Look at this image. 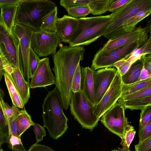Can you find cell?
<instances>
[{
	"instance_id": "cell-1",
	"label": "cell",
	"mask_w": 151,
	"mask_h": 151,
	"mask_svg": "<svg viewBox=\"0 0 151 151\" xmlns=\"http://www.w3.org/2000/svg\"><path fill=\"white\" fill-rule=\"evenodd\" d=\"M85 49L83 46H64L60 48L53 57L55 87L62 102L63 108L68 109L73 93L71 85L76 70L83 60Z\"/></svg>"
},
{
	"instance_id": "cell-2",
	"label": "cell",
	"mask_w": 151,
	"mask_h": 151,
	"mask_svg": "<svg viewBox=\"0 0 151 151\" xmlns=\"http://www.w3.org/2000/svg\"><path fill=\"white\" fill-rule=\"evenodd\" d=\"M42 107L43 127L47 129L51 138L57 139L67 131L68 119L63 112L60 95L56 87L48 92Z\"/></svg>"
},
{
	"instance_id": "cell-3",
	"label": "cell",
	"mask_w": 151,
	"mask_h": 151,
	"mask_svg": "<svg viewBox=\"0 0 151 151\" xmlns=\"http://www.w3.org/2000/svg\"><path fill=\"white\" fill-rule=\"evenodd\" d=\"M113 13L79 18L77 29L68 43L71 47L88 45L102 36L111 24Z\"/></svg>"
},
{
	"instance_id": "cell-4",
	"label": "cell",
	"mask_w": 151,
	"mask_h": 151,
	"mask_svg": "<svg viewBox=\"0 0 151 151\" xmlns=\"http://www.w3.org/2000/svg\"><path fill=\"white\" fill-rule=\"evenodd\" d=\"M56 6L50 0H21L18 4L15 23L29 27L34 31L39 30L43 17Z\"/></svg>"
},
{
	"instance_id": "cell-5",
	"label": "cell",
	"mask_w": 151,
	"mask_h": 151,
	"mask_svg": "<svg viewBox=\"0 0 151 151\" xmlns=\"http://www.w3.org/2000/svg\"><path fill=\"white\" fill-rule=\"evenodd\" d=\"M150 8L151 0H130L113 12L114 16L111 23L103 36L109 40L120 35L124 23L140 11Z\"/></svg>"
},
{
	"instance_id": "cell-6",
	"label": "cell",
	"mask_w": 151,
	"mask_h": 151,
	"mask_svg": "<svg viewBox=\"0 0 151 151\" xmlns=\"http://www.w3.org/2000/svg\"><path fill=\"white\" fill-rule=\"evenodd\" d=\"M69 106L71 114L83 128L92 131L100 120L93 113V106L80 92L73 93Z\"/></svg>"
},
{
	"instance_id": "cell-7",
	"label": "cell",
	"mask_w": 151,
	"mask_h": 151,
	"mask_svg": "<svg viewBox=\"0 0 151 151\" xmlns=\"http://www.w3.org/2000/svg\"><path fill=\"white\" fill-rule=\"evenodd\" d=\"M147 40L134 41L106 54L95 55L92 61L91 68L94 70H96L100 68L113 67L115 63L128 56L135 49L142 46Z\"/></svg>"
},
{
	"instance_id": "cell-8",
	"label": "cell",
	"mask_w": 151,
	"mask_h": 151,
	"mask_svg": "<svg viewBox=\"0 0 151 151\" xmlns=\"http://www.w3.org/2000/svg\"><path fill=\"white\" fill-rule=\"evenodd\" d=\"M34 31L31 28L15 23L12 33L17 37L19 44V62L21 71L23 77L29 84V58L32 36Z\"/></svg>"
},
{
	"instance_id": "cell-9",
	"label": "cell",
	"mask_w": 151,
	"mask_h": 151,
	"mask_svg": "<svg viewBox=\"0 0 151 151\" xmlns=\"http://www.w3.org/2000/svg\"><path fill=\"white\" fill-rule=\"evenodd\" d=\"M0 50L8 63L12 67L20 69V51L18 39L10 34L0 18Z\"/></svg>"
},
{
	"instance_id": "cell-10",
	"label": "cell",
	"mask_w": 151,
	"mask_h": 151,
	"mask_svg": "<svg viewBox=\"0 0 151 151\" xmlns=\"http://www.w3.org/2000/svg\"><path fill=\"white\" fill-rule=\"evenodd\" d=\"M125 111L122 105L116 103L104 113L100 119L106 127L121 139L125 129L130 125L125 116Z\"/></svg>"
},
{
	"instance_id": "cell-11",
	"label": "cell",
	"mask_w": 151,
	"mask_h": 151,
	"mask_svg": "<svg viewBox=\"0 0 151 151\" xmlns=\"http://www.w3.org/2000/svg\"><path fill=\"white\" fill-rule=\"evenodd\" d=\"M61 42L55 33L38 30L32 34L30 47L39 57H47L54 55Z\"/></svg>"
},
{
	"instance_id": "cell-12",
	"label": "cell",
	"mask_w": 151,
	"mask_h": 151,
	"mask_svg": "<svg viewBox=\"0 0 151 151\" xmlns=\"http://www.w3.org/2000/svg\"><path fill=\"white\" fill-rule=\"evenodd\" d=\"M151 30V22L144 28L141 26L136 27L129 32L108 40L104 46L99 50L95 55L104 54L114 49L134 41L147 40L148 33Z\"/></svg>"
},
{
	"instance_id": "cell-13",
	"label": "cell",
	"mask_w": 151,
	"mask_h": 151,
	"mask_svg": "<svg viewBox=\"0 0 151 151\" xmlns=\"http://www.w3.org/2000/svg\"><path fill=\"white\" fill-rule=\"evenodd\" d=\"M122 84L121 76L117 70L108 90L99 103L93 107V113L96 116L100 119L104 113L117 103L121 96Z\"/></svg>"
},
{
	"instance_id": "cell-14",
	"label": "cell",
	"mask_w": 151,
	"mask_h": 151,
	"mask_svg": "<svg viewBox=\"0 0 151 151\" xmlns=\"http://www.w3.org/2000/svg\"><path fill=\"white\" fill-rule=\"evenodd\" d=\"M116 71V69L111 67L93 70L95 106L100 101L110 86Z\"/></svg>"
},
{
	"instance_id": "cell-15",
	"label": "cell",
	"mask_w": 151,
	"mask_h": 151,
	"mask_svg": "<svg viewBox=\"0 0 151 151\" xmlns=\"http://www.w3.org/2000/svg\"><path fill=\"white\" fill-rule=\"evenodd\" d=\"M31 79L29 84L31 88L45 87L55 83V77L51 71L48 58L40 60Z\"/></svg>"
},
{
	"instance_id": "cell-16",
	"label": "cell",
	"mask_w": 151,
	"mask_h": 151,
	"mask_svg": "<svg viewBox=\"0 0 151 151\" xmlns=\"http://www.w3.org/2000/svg\"><path fill=\"white\" fill-rule=\"evenodd\" d=\"M79 23L78 18L64 15L57 19L55 33L61 42L68 43L78 28Z\"/></svg>"
},
{
	"instance_id": "cell-17",
	"label": "cell",
	"mask_w": 151,
	"mask_h": 151,
	"mask_svg": "<svg viewBox=\"0 0 151 151\" xmlns=\"http://www.w3.org/2000/svg\"><path fill=\"white\" fill-rule=\"evenodd\" d=\"M5 70L12 79L24 106L30 97L29 84L25 80L20 69L14 68L9 65Z\"/></svg>"
},
{
	"instance_id": "cell-18",
	"label": "cell",
	"mask_w": 151,
	"mask_h": 151,
	"mask_svg": "<svg viewBox=\"0 0 151 151\" xmlns=\"http://www.w3.org/2000/svg\"><path fill=\"white\" fill-rule=\"evenodd\" d=\"M91 67H82L81 69L80 90L82 93L95 106L93 71Z\"/></svg>"
},
{
	"instance_id": "cell-19",
	"label": "cell",
	"mask_w": 151,
	"mask_h": 151,
	"mask_svg": "<svg viewBox=\"0 0 151 151\" xmlns=\"http://www.w3.org/2000/svg\"><path fill=\"white\" fill-rule=\"evenodd\" d=\"M17 4L0 6V18L6 28L12 34L15 24V20L18 6Z\"/></svg>"
},
{
	"instance_id": "cell-20",
	"label": "cell",
	"mask_w": 151,
	"mask_h": 151,
	"mask_svg": "<svg viewBox=\"0 0 151 151\" xmlns=\"http://www.w3.org/2000/svg\"><path fill=\"white\" fill-rule=\"evenodd\" d=\"M143 68V62L140 58L134 63L126 73L121 76L123 83L129 84L137 82Z\"/></svg>"
},
{
	"instance_id": "cell-21",
	"label": "cell",
	"mask_w": 151,
	"mask_h": 151,
	"mask_svg": "<svg viewBox=\"0 0 151 151\" xmlns=\"http://www.w3.org/2000/svg\"><path fill=\"white\" fill-rule=\"evenodd\" d=\"M151 13V8H149L140 11L122 25L121 35L134 30L139 22L150 15Z\"/></svg>"
},
{
	"instance_id": "cell-22",
	"label": "cell",
	"mask_w": 151,
	"mask_h": 151,
	"mask_svg": "<svg viewBox=\"0 0 151 151\" xmlns=\"http://www.w3.org/2000/svg\"><path fill=\"white\" fill-rule=\"evenodd\" d=\"M57 7L55 6L42 18L40 30L50 33H55L57 17Z\"/></svg>"
},
{
	"instance_id": "cell-23",
	"label": "cell",
	"mask_w": 151,
	"mask_h": 151,
	"mask_svg": "<svg viewBox=\"0 0 151 151\" xmlns=\"http://www.w3.org/2000/svg\"><path fill=\"white\" fill-rule=\"evenodd\" d=\"M4 75L12 104L18 108H24L20 95L9 75L5 71Z\"/></svg>"
},
{
	"instance_id": "cell-24",
	"label": "cell",
	"mask_w": 151,
	"mask_h": 151,
	"mask_svg": "<svg viewBox=\"0 0 151 151\" xmlns=\"http://www.w3.org/2000/svg\"><path fill=\"white\" fill-rule=\"evenodd\" d=\"M16 121L18 137L20 138L22 134L35 123L32 119L31 115L25 109L20 110L16 117Z\"/></svg>"
},
{
	"instance_id": "cell-25",
	"label": "cell",
	"mask_w": 151,
	"mask_h": 151,
	"mask_svg": "<svg viewBox=\"0 0 151 151\" xmlns=\"http://www.w3.org/2000/svg\"><path fill=\"white\" fill-rule=\"evenodd\" d=\"M151 86V78L129 84L123 83L120 97L132 93Z\"/></svg>"
},
{
	"instance_id": "cell-26",
	"label": "cell",
	"mask_w": 151,
	"mask_h": 151,
	"mask_svg": "<svg viewBox=\"0 0 151 151\" xmlns=\"http://www.w3.org/2000/svg\"><path fill=\"white\" fill-rule=\"evenodd\" d=\"M114 0H90L88 6L91 14L94 15H100L108 11L111 3Z\"/></svg>"
},
{
	"instance_id": "cell-27",
	"label": "cell",
	"mask_w": 151,
	"mask_h": 151,
	"mask_svg": "<svg viewBox=\"0 0 151 151\" xmlns=\"http://www.w3.org/2000/svg\"><path fill=\"white\" fill-rule=\"evenodd\" d=\"M124 109L141 110L147 105H151V95L139 99L118 102Z\"/></svg>"
},
{
	"instance_id": "cell-28",
	"label": "cell",
	"mask_w": 151,
	"mask_h": 151,
	"mask_svg": "<svg viewBox=\"0 0 151 151\" xmlns=\"http://www.w3.org/2000/svg\"><path fill=\"white\" fill-rule=\"evenodd\" d=\"M4 97V92L0 88V131L4 139H6L10 134L9 127L5 115L2 104V100Z\"/></svg>"
},
{
	"instance_id": "cell-29",
	"label": "cell",
	"mask_w": 151,
	"mask_h": 151,
	"mask_svg": "<svg viewBox=\"0 0 151 151\" xmlns=\"http://www.w3.org/2000/svg\"><path fill=\"white\" fill-rule=\"evenodd\" d=\"M66 11L68 15L76 18H85L91 13V10L88 6H79L72 7Z\"/></svg>"
},
{
	"instance_id": "cell-30",
	"label": "cell",
	"mask_w": 151,
	"mask_h": 151,
	"mask_svg": "<svg viewBox=\"0 0 151 151\" xmlns=\"http://www.w3.org/2000/svg\"><path fill=\"white\" fill-rule=\"evenodd\" d=\"M151 54V38L150 35L146 42L142 46L134 50L128 56L131 57L137 60L142 56Z\"/></svg>"
},
{
	"instance_id": "cell-31",
	"label": "cell",
	"mask_w": 151,
	"mask_h": 151,
	"mask_svg": "<svg viewBox=\"0 0 151 151\" xmlns=\"http://www.w3.org/2000/svg\"><path fill=\"white\" fill-rule=\"evenodd\" d=\"M151 95V86L129 95L120 97L118 102L139 99Z\"/></svg>"
},
{
	"instance_id": "cell-32",
	"label": "cell",
	"mask_w": 151,
	"mask_h": 151,
	"mask_svg": "<svg viewBox=\"0 0 151 151\" xmlns=\"http://www.w3.org/2000/svg\"><path fill=\"white\" fill-rule=\"evenodd\" d=\"M6 142L9 148L14 151H26L21 139L12 134L6 139Z\"/></svg>"
},
{
	"instance_id": "cell-33",
	"label": "cell",
	"mask_w": 151,
	"mask_h": 151,
	"mask_svg": "<svg viewBox=\"0 0 151 151\" xmlns=\"http://www.w3.org/2000/svg\"><path fill=\"white\" fill-rule=\"evenodd\" d=\"M141 110L138 134L151 119V105L147 106Z\"/></svg>"
},
{
	"instance_id": "cell-34",
	"label": "cell",
	"mask_w": 151,
	"mask_h": 151,
	"mask_svg": "<svg viewBox=\"0 0 151 151\" xmlns=\"http://www.w3.org/2000/svg\"><path fill=\"white\" fill-rule=\"evenodd\" d=\"M136 133L134 127L130 124L124 132L123 137L120 143L123 147L129 149L131 143L133 141Z\"/></svg>"
},
{
	"instance_id": "cell-35",
	"label": "cell",
	"mask_w": 151,
	"mask_h": 151,
	"mask_svg": "<svg viewBox=\"0 0 151 151\" xmlns=\"http://www.w3.org/2000/svg\"><path fill=\"white\" fill-rule=\"evenodd\" d=\"M40 60L41 59H40L37 55L30 47L29 58V78L30 79L32 78Z\"/></svg>"
},
{
	"instance_id": "cell-36",
	"label": "cell",
	"mask_w": 151,
	"mask_h": 151,
	"mask_svg": "<svg viewBox=\"0 0 151 151\" xmlns=\"http://www.w3.org/2000/svg\"><path fill=\"white\" fill-rule=\"evenodd\" d=\"M81 68L79 63L76 70L72 80L71 89L73 93L81 91Z\"/></svg>"
},
{
	"instance_id": "cell-37",
	"label": "cell",
	"mask_w": 151,
	"mask_h": 151,
	"mask_svg": "<svg viewBox=\"0 0 151 151\" xmlns=\"http://www.w3.org/2000/svg\"><path fill=\"white\" fill-rule=\"evenodd\" d=\"M90 0H61L60 5L66 10L68 9L79 6H88Z\"/></svg>"
},
{
	"instance_id": "cell-38",
	"label": "cell",
	"mask_w": 151,
	"mask_h": 151,
	"mask_svg": "<svg viewBox=\"0 0 151 151\" xmlns=\"http://www.w3.org/2000/svg\"><path fill=\"white\" fill-rule=\"evenodd\" d=\"M133 63L129 59H124L115 63L113 67L116 68L122 76L126 73Z\"/></svg>"
},
{
	"instance_id": "cell-39",
	"label": "cell",
	"mask_w": 151,
	"mask_h": 151,
	"mask_svg": "<svg viewBox=\"0 0 151 151\" xmlns=\"http://www.w3.org/2000/svg\"><path fill=\"white\" fill-rule=\"evenodd\" d=\"M33 131L35 134L36 143L42 141L44 137L46 136V132L44 127L37 123H34L33 125Z\"/></svg>"
},
{
	"instance_id": "cell-40",
	"label": "cell",
	"mask_w": 151,
	"mask_h": 151,
	"mask_svg": "<svg viewBox=\"0 0 151 151\" xmlns=\"http://www.w3.org/2000/svg\"><path fill=\"white\" fill-rule=\"evenodd\" d=\"M135 151H151V136L134 145Z\"/></svg>"
},
{
	"instance_id": "cell-41",
	"label": "cell",
	"mask_w": 151,
	"mask_h": 151,
	"mask_svg": "<svg viewBox=\"0 0 151 151\" xmlns=\"http://www.w3.org/2000/svg\"><path fill=\"white\" fill-rule=\"evenodd\" d=\"M139 142H141L151 136V119L144 127L143 129L138 134Z\"/></svg>"
},
{
	"instance_id": "cell-42",
	"label": "cell",
	"mask_w": 151,
	"mask_h": 151,
	"mask_svg": "<svg viewBox=\"0 0 151 151\" xmlns=\"http://www.w3.org/2000/svg\"><path fill=\"white\" fill-rule=\"evenodd\" d=\"M130 1V0H114L111 4L108 11L113 13L123 6Z\"/></svg>"
},
{
	"instance_id": "cell-43",
	"label": "cell",
	"mask_w": 151,
	"mask_h": 151,
	"mask_svg": "<svg viewBox=\"0 0 151 151\" xmlns=\"http://www.w3.org/2000/svg\"><path fill=\"white\" fill-rule=\"evenodd\" d=\"M140 59L143 62V68L151 74V54L143 55Z\"/></svg>"
},
{
	"instance_id": "cell-44",
	"label": "cell",
	"mask_w": 151,
	"mask_h": 151,
	"mask_svg": "<svg viewBox=\"0 0 151 151\" xmlns=\"http://www.w3.org/2000/svg\"><path fill=\"white\" fill-rule=\"evenodd\" d=\"M28 151H55L51 147L36 143L32 145Z\"/></svg>"
},
{
	"instance_id": "cell-45",
	"label": "cell",
	"mask_w": 151,
	"mask_h": 151,
	"mask_svg": "<svg viewBox=\"0 0 151 151\" xmlns=\"http://www.w3.org/2000/svg\"><path fill=\"white\" fill-rule=\"evenodd\" d=\"M7 63H8L4 55H2L0 57V83L5 72V67Z\"/></svg>"
},
{
	"instance_id": "cell-46",
	"label": "cell",
	"mask_w": 151,
	"mask_h": 151,
	"mask_svg": "<svg viewBox=\"0 0 151 151\" xmlns=\"http://www.w3.org/2000/svg\"><path fill=\"white\" fill-rule=\"evenodd\" d=\"M150 78H151V74L149 73L147 70L143 67L137 81H142Z\"/></svg>"
},
{
	"instance_id": "cell-47",
	"label": "cell",
	"mask_w": 151,
	"mask_h": 151,
	"mask_svg": "<svg viewBox=\"0 0 151 151\" xmlns=\"http://www.w3.org/2000/svg\"><path fill=\"white\" fill-rule=\"evenodd\" d=\"M21 0H0V6L18 4Z\"/></svg>"
},
{
	"instance_id": "cell-48",
	"label": "cell",
	"mask_w": 151,
	"mask_h": 151,
	"mask_svg": "<svg viewBox=\"0 0 151 151\" xmlns=\"http://www.w3.org/2000/svg\"><path fill=\"white\" fill-rule=\"evenodd\" d=\"M111 151H131L129 149L122 147V148H118L117 149H114Z\"/></svg>"
},
{
	"instance_id": "cell-49",
	"label": "cell",
	"mask_w": 151,
	"mask_h": 151,
	"mask_svg": "<svg viewBox=\"0 0 151 151\" xmlns=\"http://www.w3.org/2000/svg\"><path fill=\"white\" fill-rule=\"evenodd\" d=\"M4 138L2 134L0 131V148H1L3 144L5 142Z\"/></svg>"
},
{
	"instance_id": "cell-50",
	"label": "cell",
	"mask_w": 151,
	"mask_h": 151,
	"mask_svg": "<svg viewBox=\"0 0 151 151\" xmlns=\"http://www.w3.org/2000/svg\"><path fill=\"white\" fill-rule=\"evenodd\" d=\"M2 55H3V54L1 52L0 50V57L2 56Z\"/></svg>"
},
{
	"instance_id": "cell-51",
	"label": "cell",
	"mask_w": 151,
	"mask_h": 151,
	"mask_svg": "<svg viewBox=\"0 0 151 151\" xmlns=\"http://www.w3.org/2000/svg\"><path fill=\"white\" fill-rule=\"evenodd\" d=\"M0 151H3V150L2 149V148H0Z\"/></svg>"
}]
</instances>
